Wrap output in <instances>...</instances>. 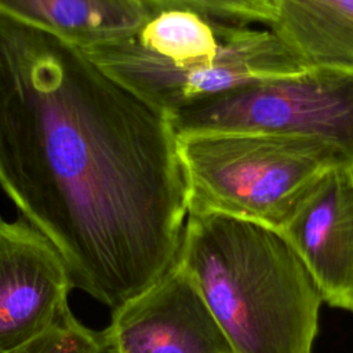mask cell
Segmentation results:
<instances>
[{"label":"cell","mask_w":353,"mask_h":353,"mask_svg":"<svg viewBox=\"0 0 353 353\" xmlns=\"http://www.w3.org/2000/svg\"><path fill=\"white\" fill-rule=\"evenodd\" d=\"M0 188L112 310L176 262L188 216L165 116L84 52L0 15Z\"/></svg>","instance_id":"1"},{"label":"cell","mask_w":353,"mask_h":353,"mask_svg":"<svg viewBox=\"0 0 353 353\" xmlns=\"http://www.w3.org/2000/svg\"><path fill=\"white\" fill-rule=\"evenodd\" d=\"M178 263L233 353H313L323 298L280 230L190 211Z\"/></svg>","instance_id":"2"},{"label":"cell","mask_w":353,"mask_h":353,"mask_svg":"<svg viewBox=\"0 0 353 353\" xmlns=\"http://www.w3.org/2000/svg\"><path fill=\"white\" fill-rule=\"evenodd\" d=\"M175 145L188 212H218L277 230L324 174L350 165L323 142L270 134H175Z\"/></svg>","instance_id":"3"},{"label":"cell","mask_w":353,"mask_h":353,"mask_svg":"<svg viewBox=\"0 0 353 353\" xmlns=\"http://www.w3.org/2000/svg\"><path fill=\"white\" fill-rule=\"evenodd\" d=\"M167 119L175 134L256 132L323 142L353 165V70L307 68L192 103Z\"/></svg>","instance_id":"4"},{"label":"cell","mask_w":353,"mask_h":353,"mask_svg":"<svg viewBox=\"0 0 353 353\" xmlns=\"http://www.w3.org/2000/svg\"><path fill=\"white\" fill-rule=\"evenodd\" d=\"M83 52L105 74L165 117L230 90L307 69L270 29L233 25L214 58L189 63L157 57L135 37Z\"/></svg>","instance_id":"5"},{"label":"cell","mask_w":353,"mask_h":353,"mask_svg":"<svg viewBox=\"0 0 353 353\" xmlns=\"http://www.w3.org/2000/svg\"><path fill=\"white\" fill-rule=\"evenodd\" d=\"M103 353H233L201 294L178 263L112 310Z\"/></svg>","instance_id":"6"},{"label":"cell","mask_w":353,"mask_h":353,"mask_svg":"<svg viewBox=\"0 0 353 353\" xmlns=\"http://www.w3.org/2000/svg\"><path fill=\"white\" fill-rule=\"evenodd\" d=\"M73 288L55 247L30 223L0 216V353L68 319Z\"/></svg>","instance_id":"7"},{"label":"cell","mask_w":353,"mask_h":353,"mask_svg":"<svg viewBox=\"0 0 353 353\" xmlns=\"http://www.w3.org/2000/svg\"><path fill=\"white\" fill-rule=\"evenodd\" d=\"M323 302L353 309V167L324 174L280 228Z\"/></svg>","instance_id":"8"},{"label":"cell","mask_w":353,"mask_h":353,"mask_svg":"<svg viewBox=\"0 0 353 353\" xmlns=\"http://www.w3.org/2000/svg\"><path fill=\"white\" fill-rule=\"evenodd\" d=\"M153 11L143 0H0V15L80 50L134 37Z\"/></svg>","instance_id":"9"},{"label":"cell","mask_w":353,"mask_h":353,"mask_svg":"<svg viewBox=\"0 0 353 353\" xmlns=\"http://www.w3.org/2000/svg\"><path fill=\"white\" fill-rule=\"evenodd\" d=\"M270 30L306 68L353 70V0H274Z\"/></svg>","instance_id":"10"},{"label":"cell","mask_w":353,"mask_h":353,"mask_svg":"<svg viewBox=\"0 0 353 353\" xmlns=\"http://www.w3.org/2000/svg\"><path fill=\"white\" fill-rule=\"evenodd\" d=\"M229 25L182 8H159L134 36L152 54L175 63L214 58Z\"/></svg>","instance_id":"11"},{"label":"cell","mask_w":353,"mask_h":353,"mask_svg":"<svg viewBox=\"0 0 353 353\" xmlns=\"http://www.w3.org/2000/svg\"><path fill=\"white\" fill-rule=\"evenodd\" d=\"M154 10L182 8L212 19L259 22L272 25L276 19L274 0H143Z\"/></svg>","instance_id":"12"},{"label":"cell","mask_w":353,"mask_h":353,"mask_svg":"<svg viewBox=\"0 0 353 353\" xmlns=\"http://www.w3.org/2000/svg\"><path fill=\"white\" fill-rule=\"evenodd\" d=\"M4 353H103L99 331L83 325L73 314L34 339Z\"/></svg>","instance_id":"13"},{"label":"cell","mask_w":353,"mask_h":353,"mask_svg":"<svg viewBox=\"0 0 353 353\" xmlns=\"http://www.w3.org/2000/svg\"><path fill=\"white\" fill-rule=\"evenodd\" d=\"M352 313H353V309H352Z\"/></svg>","instance_id":"14"}]
</instances>
